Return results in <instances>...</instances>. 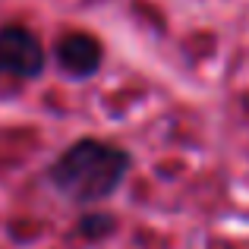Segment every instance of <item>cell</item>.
Here are the masks:
<instances>
[{
	"mask_svg": "<svg viewBox=\"0 0 249 249\" xmlns=\"http://www.w3.org/2000/svg\"><path fill=\"white\" fill-rule=\"evenodd\" d=\"M129 170V152L101 139H79L51 164L48 177L67 199L101 202L120 189Z\"/></svg>",
	"mask_w": 249,
	"mask_h": 249,
	"instance_id": "cell-1",
	"label": "cell"
},
{
	"mask_svg": "<svg viewBox=\"0 0 249 249\" xmlns=\"http://www.w3.org/2000/svg\"><path fill=\"white\" fill-rule=\"evenodd\" d=\"M44 70V48L29 29L3 25L0 29V76L35 79Z\"/></svg>",
	"mask_w": 249,
	"mask_h": 249,
	"instance_id": "cell-2",
	"label": "cell"
},
{
	"mask_svg": "<svg viewBox=\"0 0 249 249\" xmlns=\"http://www.w3.org/2000/svg\"><path fill=\"white\" fill-rule=\"evenodd\" d=\"M101 41L85 32H70V35L60 38L57 44V60H60L63 73L76 76V79H89V76L98 73L101 67Z\"/></svg>",
	"mask_w": 249,
	"mask_h": 249,
	"instance_id": "cell-3",
	"label": "cell"
},
{
	"mask_svg": "<svg viewBox=\"0 0 249 249\" xmlns=\"http://www.w3.org/2000/svg\"><path fill=\"white\" fill-rule=\"evenodd\" d=\"M79 231L85 237H107V233L114 231V221H110L107 214H85L79 221Z\"/></svg>",
	"mask_w": 249,
	"mask_h": 249,
	"instance_id": "cell-4",
	"label": "cell"
}]
</instances>
